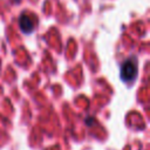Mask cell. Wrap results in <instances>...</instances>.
Masks as SVG:
<instances>
[{
  "mask_svg": "<svg viewBox=\"0 0 150 150\" xmlns=\"http://www.w3.org/2000/svg\"><path fill=\"white\" fill-rule=\"evenodd\" d=\"M137 76V62L135 59L127 60L121 67V79L124 82H130Z\"/></svg>",
  "mask_w": 150,
  "mask_h": 150,
  "instance_id": "1",
  "label": "cell"
},
{
  "mask_svg": "<svg viewBox=\"0 0 150 150\" xmlns=\"http://www.w3.org/2000/svg\"><path fill=\"white\" fill-rule=\"evenodd\" d=\"M19 26H20V29L26 34L32 33L33 29H34V23H33L32 19L28 15H25V14H22L19 18Z\"/></svg>",
  "mask_w": 150,
  "mask_h": 150,
  "instance_id": "2",
  "label": "cell"
}]
</instances>
